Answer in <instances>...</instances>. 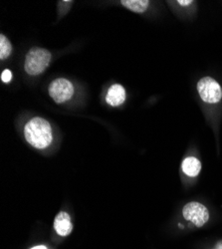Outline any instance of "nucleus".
I'll return each instance as SVG.
<instances>
[{
  "mask_svg": "<svg viewBox=\"0 0 222 249\" xmlns=\"http://www.w3.org/2000/svg\"><path fill=\"white\" fill-rule=\"evenodd\" d=\"M24 137L33 148L38 150L46 149L53 141L51 124L41 117H34L25 124Z\"/></svg>",
  "mask_w": 222,
  "mask_h": 249,
  "instance_id": "1",
  "label": "nucleus"
},
{
  "mask_svg": "<svg viewBox=\"0 0 222 249\" xmlns=\"http://www.w3.org/2000/svg\"><path fill=\"white\" fill-rule=\"evenodd\" d=\"M52 55L47 49L33 47L26 54L24 69L28 75L38 76L49 67Z\"/></svg>",
  "mask_w": 222,
  "mask_h": 249,
  "instance_id": "2",
  "label": "nucleus"
},
{
  "mask_svg": "<svg viewBox=\"0 0 222 249\" xmlns=\"http://www.w3.org/2000/svg\"><path fill=\"white\" fill-rule=\"evenodd\" d=\"M196 89L205 103L210 104H218L222 100V88L219 83L213 79L212 77L206 76L201 78L196 84Z\"/></svg>",
  "mask_w": 222,
  "mask_h": 249,
  "instance_id": "3",
  "label": "nucleus"
},
{
  "mask_svg": "<svg viewBox=\"0 0 222 249\" xmlns=\"http://www.w3.org/2000/svg\"><path fill=\"white\" fill-rule=\"evenodd\" d=\"M48 92L55 103L63 104L73 97L75 90L71 81L65 78H57L51 82Z\"/></svg>",
  "mask_w": 222,
  "mask_h": 249,
  "instance_id": "4",
  "label": "nucleus"
},
{
  "mask_svg": "<svg viewBox=\"0 0 222 249\" xmlns=\"http://www.w3.org/2000/svg\"><path fill=\"white\" fill-rule=\"evenodd\" d=\"M184 218L190 221L197 227L204 226L209 219V212L206 206L197 201L187 203L183 209Z\"/></svg>",
  "mask_w": 222,
  "mask_h": 249,
  "instance_id": "5",
  "label": "nucleus"
},
{
  "mask_svg": "<svg viewBox=\"0 0 222 249\" xmlns=\"http://www.w3.org/2000/svg\"><path fill=\"white\" fill-rule=\"evenodd\" d=\"M54 230L60 236H67L73 231L71 216L66 212H60L54 219Z\"/></svg>",
  "mask_w": 222,
  "mask_h": 249,
  "instance_id": "6",
  "label": "nucleus"
},
{
  "mask_svg": "<svg viewBox=\"0 0 222 249\" xmlns=\"http://www.w3.org/2000/svg\"><path fill=\"white\" fill-rule=\"evenodd\" d=\"M127 98L125 88L120 84L112 85L107 93L106 102L112 107H119L123 105Z\"/></svg>",
  "mask_w": 222,
  "mask_h": 249,
  "instance_id": "7",
  "label": "nucleus"
},
{
  "mask_svg": "<svg viewBox=\"0 0 222 249\" xmlns=\"http://www.w3.org/2000/svg\"><path fill=\"white\" fill-rule=\"evenodd\" d=\"M181 170L190 178H195L201 171V162L195 157H188L181 163Z\"/></svg>",
  "mask_w": 222,
  "mask_h": 249,
  "instance_id": "8",
  "label": "nucleus"
},
{
  "mask_svg": "<svg viewBox=\"0 0 222 249\" xmlns=\"http://www.w3.org/2000/svg\"><path fill=\"white\" fill-rule=\"evenodd\" d=\"M120 4L135 13L142 14L149 8L150 1L149 0H122Z\"/></svg>",
  "mask_w": 222,
  "mask_h": 249,
  "instance_id": "9",
  "label": "nucleus"
},
{
  "mask_svg": "<svg viewBox=\"0 0 222 249\" xmlns=\"http://www.w3.org/2000/svg\"><path fill=\"white\" fill-rule=\"evenodd\" d=\"M12 52V45L10 43L9 39L1 34L0 35V59L5 60L9 57Z\"/></svg>",
  "mask_w": 222,
  "mask_h": 249,
  "instance_id": "10",
  "label": "nucleus"
},
{
  "mask_svg": "<svg viewBox=\"0 0 222 249\" xmlns=\"http://www.w3.org/2000/svg\"><path fill=\"white\" fill-rule=\"evenodd\" d=\"M12 79V73L10 70L8 69H5L2 74H1V80L4 82V83H9Z\"/></svg>",
  "mask_w": 222,
  "mask_h": 249,
  "instance_id": "11",
  "label": "nucleus"
},
{
  "mask_svg": "<svg viewBox=\"0 0 222 249\" xmlns=\"http://www.w3.org/2000/svg\"><path fill=\"white\" fill-rule=\"evenodd\" d=\"M176 3H178L180 6H184V7H187V6H189L193 3L192 0H178V1H176Z\"/></svg>",
  "mask_w": 222,
  "mask_h": 249,
  "instance_id": "12",
  "label": "nucleus"
},
{
  "mask_svg": "<svg viewBox=\"0 0 222 249\" xmlns=\"http://www.w3.org/2000/svg\"><path fill=\"white\" fill-rule=\"evenodd\" d=\"M31 249H47V247L44 246V245H39V246H35V247H33Z\"/></svg>",
  "mask_w": 222,
  "mask_h": 249,
  "instance_id": "13",
  "label": "nucleus"
},
{
  "mask_svg": "<svg viewBox=\"0 0 222 249\" xmlns=\"http://www.w3.org/2000/svg\"><path fill=\"white\" fill-rule=\"evenodd\" d=\"M214 249H222V244H218V245H217V247H216V248H214Z\"/></svg>",
  "mask_w": 222,
  "mask_h": 249,
  "instance_id": "14",
  "label": "nucleus"
}]
</instances>
